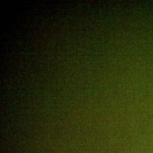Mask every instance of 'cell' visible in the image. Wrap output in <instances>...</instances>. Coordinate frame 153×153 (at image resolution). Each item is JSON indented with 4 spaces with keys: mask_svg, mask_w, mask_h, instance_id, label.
<instances>
[]
</instances>
